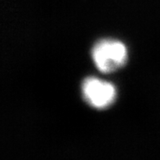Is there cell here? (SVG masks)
Returning <instances> with one entry per match:
<instances>
[{
  "mask_svg": "<svg viewBox=\"0 0 160 160\" xmlns=\"http://www.w3.org/2000/svg\"><path fill=\"white\" fill-rule=\"evenodd\" d=\"M82 92L86 101L97 109L109 106L114 101L116 95L115 88L111 83L95 78L85 80L82 84Z\"/></svg>",
  "mask_w": 160,
  "mask_h": 160,
  "instance_id": "2",
  "label": "cell"
},
{
  "mask_svg": "<svg viewBox=\"0 0 160 160\" xmlns=\"http://www.w3.org/2000/svg\"><path fill=\"white\" fill-rule=\"evenodd\" d=\"M92 58L101 72L110 73L118 70L125 64L126 47L118 41L102 40L93 48Z\"/></svg>",
  "mask_w": 160,
  "mask_h": 160,
  "instance_id": "1",
  "label": "cell"
}]
</instances>
